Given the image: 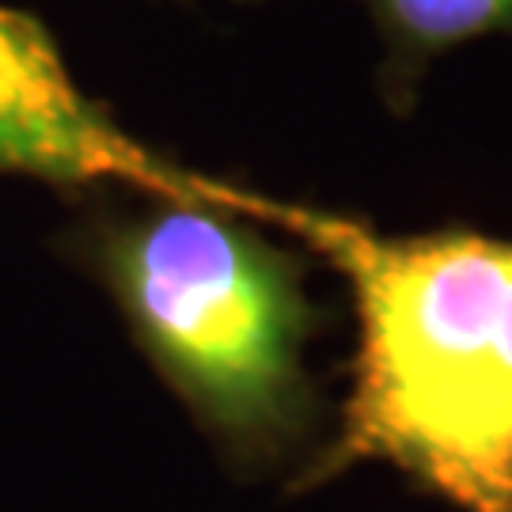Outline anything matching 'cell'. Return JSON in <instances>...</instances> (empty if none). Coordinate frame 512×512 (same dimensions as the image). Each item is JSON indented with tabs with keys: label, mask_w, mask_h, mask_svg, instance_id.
Instances as JSON below:
<instances>
[{
	"label": "cell",
	"mask_w": 512,
	"mask_h": 512,
	"mask_svg": "<svg viewBox=\"0 0 512 512\" xmlns=\"http://www.w3.org/2000/svg\"><path fill=\"white\" fill-rule=\"evenodd\" d=\"M380 35L376 88L391 114L418 103L433 61L463 42L512 35V0H361Z\"/></svg>",
	"instance_id": "277c9868"
},
{
	"label": "cell",
	"mask_w": 512,
	"mask_h": 512,
	"mask_svg": "<svg viewBox=\"0 0 512 512\" xmlns=\"http://www.w3.org/2000/svg\"><path fill=\"white\" fill-rule=\"evenodd\" d=\"M228 198L323 258L357 311L342 421L285 490L380 459L459 512H512V239L391 236L236 183Z\"/></svg>",
	"instance_id": "6da1fadb"
},
{
	"label": "cell",
	"mask_w": 512,
	"mask_h": 512,
	"mask_svg": "<svg viewBox=\"0 0 512 512\" xmlns=\"http://www.w3.org/2000/svg\"><path fill=\"white\" fill-rule=\"evenodd\" d=\"M0 171L73 190H164L179 167L118 133L76 92L42 23L0 8Z\"/></svg>",
	"instance_id": "3957f363"
},
{
	"label": "cell",
	"mask_w": 512,
	"mask_h": 512,
	"mask_svg": "<svg viewBox=\"0 0 512 512\" xmlns=\"http://www.w3.org/2000/svg\"><path fill=\"white\" fill-rule=\"evenodd\" d=\"M220 179L179 171L164 190H88L57 239L122 311L220 463L243 478L304 467L323 399L304 346L323 327L308 262L239 213Z\"/></svg>",
	"instance_id": "7a4b0ae2"
}]
</instances>
